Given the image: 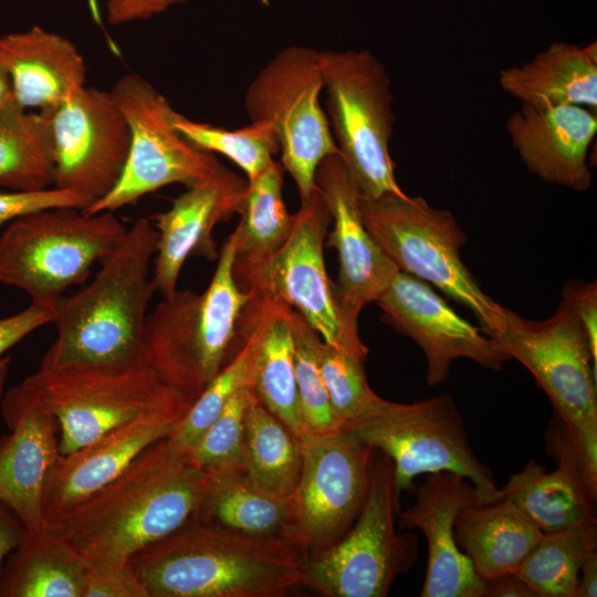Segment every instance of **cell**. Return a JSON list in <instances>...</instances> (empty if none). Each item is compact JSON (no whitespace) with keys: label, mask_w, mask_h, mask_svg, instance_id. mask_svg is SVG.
<instances>
[{"label":"cell","mask_w":597,"mask_h":597,"mask_svg":"<svg viewBox=\"0 0 597 597\" xmlns=\"http://www.w3.org/2000/svg\"><path fill=\"white\" fill-rule=\"evenodd\" d=\"M399 510L394 464L374 449L360 512L339 540L310 554L302 584L327 597L387 596L418 558L417 537L396 528Z\"/></svg>","instance_id":"9"},{"label":"cell","mask_w":597,"mask_h":597,"mask_svg":"<svg viewBox=\"0 0 597 597\" xmlns=\"http://www.w3.org/2000/svg\"><path fill=\"white\" fill-rule=\"evenodd\" d=\"M291 322L298 404L306 437L338 431L344 423L333 409L315 357V341L320 335L293 308Z\"/></svg>","instance_id":"37"},{"label":"cell","mask_w":597,"mask_h":597,"mask_svg":"<svg viewBox=\"0 0 597 597\" xmlns=\"http://www.w3.org/2000/svg\"><path fill=\"white\" fill-rule=\"evenodd\" d=\"M283 166L273 160L254 179L247 180L237 228L235 261L266 259L286 241L293 224L283 199Z\"/></svg>","instance_id":"33"},{"label":"cell","mask_w":597,"mask_h":597,"mask_svg":"<svg viewBox=\"0 0 597 597\" xmlns=\"http://www.w3.org/2000/svg\"><path fill=\"white\" fill-rule=\"evenodd\" d=\"M109 93L130 130L128 158L113 190L85 212H115L161 187L171 184L189 187L213 170L217 158L175 127L178 112L144 77L125 74Z\"/></svg>","instance_id":"13"},{"label":"cell","mask_w":597,"mask_h":597,"mask_svg":"<svg viewBox=\"0 0 597 597\" xmlns=\"http://www.w3.org/2000/svg\"><path fill=\"white\" fill-rule=\"evenodd\" d=\"M252 385L241 387L188 453L201 470L241 465L244 417L253 396Z\"/></svg>","instance_id":"39"},{"label":"cell","mask_w":597,"mask_h":597,"mask_svg":"<svg viewBox=\"0 0 597 597\" xmlns=\"http://www.w3.org/2000/svg\"><path fill=\"white\" fill-rule=\"evenodd\" d=\"M302 469L294 504V534L310 553L339 540L367 495L374 449L345 429L301 442Z\"/></svg>","instance_id":"15"},{"label":"cell","mask_w":597,"mask_h":597,"mask_svg":"<svg viewBox=\"0 0 597 597\" xmlns=\"http://www.w3.org/2000/svg\"><path fill=\"white\" fill-rule=\"evenodd\" d=\"M14 100L11 81L0 55V105Z\"/></svg>","instance_id":"48"},{"label":"cell","mask_w":597,"mask_h":597,"mask_svg":"<svg viewBox=\"0 0 597 597\" xmlns=\"http://www.w3.org/2000/svg\"><path fill=\"white\" fill-rule=\"evenodd\" d=\"M332 222L317 186L293 214L286 241L266 259L234 260L238 285L251 298L296 311L323 342L366 359L368 348L345 326L335 290L326 272L323 247Z\"/></svg>","instance_id":"11"},{"label":"cell","mask_w":597,"mask_h":597,"mask_svg":"<svg viewBox=\"0 0 597 597\" xmlns=\"http://www.w3.org/2000/svg\"><path fill=\"white\" fill-rule=\"evenodd\" d=\"M489 336L534 376L597 476V359L572 306L563 300L552 317L540 322L505 307L499 328Z\"/></svg>","instance_id":"8"},{"label":"cell","mask_w":597,"mask_h":597,"mask_svg":"<svg viewBox=\"0 0 597 597\" xmlns=\"http://www.w3.org/2000/svg\"><path fill=\"white\" fill-rule=\"evenodd\" d=\"M315 357L333 409L344 425L378 396L367 383L365 359L360 356L329 345L318 336Z\"/></svg>","instance_id":"38"},{"label":"cell","mask_w":597,"mask_h":597,"mask_svg":"<svg viewBox=\"0 0 597 597\" xmlns=\"http://www.w3.org/2000/svg\"><path fill=\"white\" fill-rule=\"evenodd\" d=\"M192 520L243 534L296 541L293 499L270 493L242 465L206 472Z\"/></svg>","instance_id":"28"},{"label":"cell","mask_w":597,"mask_h":597,"mask_svg":"<svg viewBox=\"0 0 597 597\" xmlns=\"http://www.w3.org/2000/svg\"><path fill=\"white\" fill-rule=\"evenodd\" d=\"M563 300L575 311L586 331L594 357L597 359V283L569 281L565 283Z\"/></svg>","instance_id":"42"},{"label":"cell","mask_w":597,"mask_h":597,"mask_svg":"<svg viewBox=\"0 0 597 597\" xmlns=\"http://www.w3.org/2000/svg\"><path fill=\"white\" fill-rule=\"evenodd\" d=\"M500 86L534 106L572 104L597 111V42L556 41L531 61L500 71Z\"/></svg>","instance_id":"27"},{"label":"cell","mask_w":597,"mask_h":597,"mask_svg":"<svg viewBox=\"0 0 597 597\" xmlns=\"http://www.w3.org/2000/svg\"><path fill=\"white\" fill-rule=\"evenodd\" d=\"M28 378L57 420L60 454L181 394L163 384L144 363L40 367Z\"/></svg>","instance_id":"14"},{"label":"cell","mask_w":597,"mask_h":597,"mask_svg":"<svg viewBox=\"0 0 597 597\" xmlns=\"http://www.w3.org/2000/svg\"><path fill=\"white\" fill-rule=\"evenodd\" d=\"M10 430L0 437V502L29 534L44 527V492L60 454L59 425L46 401L27 377L1 399Z\"/></svg>","instance_id":"18"},{"label":"cell","mask_w":597,"mask_h":597,"mask_svg":"<svg viewBox=\"0 0 597 597\" xmlns=\"http://www.w3.org/2000/svg\"><path fill=\"white\" fill-rule=\"evenodd\" d=\"M546 446L557 468L546 472L530 459L500 489V498L515 503L543 533L597 524V476L558 418L546 432Z\"/></svg>","instance_id":"23"},{"label":"cell","mask_w":597,"mask_h":597,"mask_svg":"<svg viewBox=\"0 0 597 597\" xmlns=\"http://www.w3.org/2000/svg\"><path fill=\"white\" fill-rule=\"evenodd\" d=\"M239 325L243 334L240 348L192 401L167 437L169 444L181 453L190 452L241 387L252 385L254 335L243 322L240 321Z\"/></svg>","instance_id":"35"},{"label":"cell","mask_w":597,"mask_h":597,"mask_svg":"<svg viewBox=\"0 0 597 597\" xmlns=\"http://www.w3.org/2000/svg\"><path fill=\"white\" fill-rule=\"evenodd\" d=\"M512 147L526 169L542 180L586 191L593 182L587 161L597 133V115L586 107L521 103L505 123Z\"/></svg>","instance_id":"24"},{"label":"cell","mask_w":597,"mask_h":597,"mask_svg":"<svg viewBox=\"0 0 597 597\" xmlns=\"http://www.w3.org/2000/svg\"><path fill=\"white\" fill-rule=\"evenodd\" d=\"M86 562L43 527L27 534L0 572V597H83Z\"/></svg>","instance_id":"30"},{"label":"cell","mask_w":597,"mask_h":597,"mask_svg":"<svg viewBox=\"0 0 597 597\" xmlns=\"http://www.w3.org/2000/svg\"><path fill=\"white\" fill-rule=\"evenodd\" d=\"M484 583L483 597H537L515 572L496 576Z\"/></svg>","instance_id":"46"},{"label":"cell","mask_w":597,"mask_h":597,"mask_svg":"<svg viewBox=\"0 0 597 597\" xmlns=\"http://www.w3.org/2000/svg\"><path fill=\"white\" fill-rule=\"evenodd\" d=\"M308 556L292 538L191 520L128 563L147 597H283L302 584Z\"/></svg>","instance_id":"2"},{"label":"cell","mask_w":597,"mask_h":597,"mask_svg":"<svg viewBox=\"0 0 597 597\" xmlns=\"http://www.w3.org/2000/svg\"><path fill=\"white\" fill-rule=\"evenodd\" d=\"M481 503L474 485L452 472L426 474L415 503L397 519L400 528H417L428 543V563L421 597H483L485 583L458 547L454 521L468 505Z\"/></svg>","instance_id":"22"},{"label":"cell","mask_w":597,"mask_h":597,"mask_svg":"<svg viewBox=\"0 0 597 597\" xmlns=\"http://www.w3.org/2000/svg\"><path fill=\"white\" fill-rule=\"evenodd\" d=\"M323 90L321 51L291 45L258 73L244 100L251 122H265L274 129L281 164L292 176L301 201L315 191L321 161L338 154L320 101Z\"/></svg>","instance_id":"12"},{"label":"cell","mask_w":597,"mask_h":597,"mask_svg":"<svg viewBox=\"0 0 597 597\" xmlns=\"http://www.w3.org/2000/svg\"><path fill=\"white\" fill-rule=\"evenodd\" d=\"M44 113L52 128L54 187L75 191L92 206L113 190L124 171L130 130L123 113L109 92L86 86Z\"/></svg>","instance_id":"16"},{"label":"cell","mask_w":597,"mask_h":597,"mask_svg":"<svg viewBox=\"0 0 597 597\" xmlns=\"http://www.w3.org/2000/svg\"><path fill=\"white\" fill-rule=\"evenodd\" d=\"M0 55L24 108L50 112L85 86L84 57L74 43L39 25L0 36Z\"/></svg>","instance_id":"25"},{"label":"cell","mask_w":597,"mask_h":597,"mask_svg":"<svg viewBox=\"0 0 597 597\" xmlns=\"http://www.w3.org/2000/svg\"><path fill=\"white\" fill-rule=\"evenodd\" d=\"M241 322L254 335L252 388L261 404L298 439L306 438L294 366L291 307L250 298Z\"/></svg>","instance_id":"26"},{"label":"cell","mask_w":597,"mask_h":597,"mask_svg":"<svg viewBox=\"0 0 597 597\" xmlns=\"http://www.w3.org/2000/svg\"><path fill=\"white\" fill-rule=\"evenodd\" d=\"M241 465L270 493L293 496L302 469L301 442L255 394L245 411Z\"/></svg>","instance_id":"32"},{"label":"cell","mask_w":597,"mask_h":597,"mask_svg":"<svg viewBox=\"0 0 597 597\" xmlns=\"http://www.w3.org/2000/svg\"><path fill=\"white\" fill-rule=\"evenodd\" d=\"M597 549V524L544 533L515 573L537 597H577L585 558Z\"/></svg>","instance_id":"34"},{"label":"cell","mask_w":597,"mask_h":597,"mask_svg":"<svg viewBox=\"0 0 597 597\" xmlns=\"http://www.w3.org/2000/svg\"><path fill=\"white\" fill-rule=\"evenodd\" d=\"M174 124L197 147L231 159L245 172L248 181L261 174L280 151L275 132L265 122H251L245 127L229 130L177 113Z\"/></svg>","instance_id":"36"},{"label":"cell","mask_w":597,"mask_h":597,"mask_svg":"<svg viewBox=\"0 0 597 597\" xmlns=\"http://www.w3.org/2000/svg\"><path fill=\"white\" fill-rule=\"evenodd\" d=\"M53 321V307L31 303L18 314L0 318V358L25 336Z\"/></svg>","instance_id":"43"},{"label":"cell","mask_w":597,"mask_h":597,"mask_svg":"<svg viewBox=\"0 0 597 597\" xmlns=\"http://www.w3.org/2000/svg\"><path fill=\"white\" fill-rule=\"evenodd\" d=\"M186 0H108L107 20L113 25L143 20Z\"/></svg>","instance_id":"44"},{"label":"cell","mask_w":597,"mask_h":597,"mask_svg":"<svg viewBox=\"0 0 597 597\" xmlns=\"http://www.w3.org/2000/svg\"><path fill=\"white\" fill-rule=\"evenodd\" d=\"M248 181L218 161L203 179L186 187L168 210L151 217L159 237L151 283L166 296L177 290L182 265L197 255L216 261L214 227L240 213Z\"/></svg>","instance_id":"21"},{"label":"cell","mask_w":597,"mask_h":597,"mask_svg":"<svg viewBox=\"0 0 597 597\" xmlns=\"http://www.w3.org/2000/svg\"><path fill=\"white\" fill-rule=\"evenodd\" d=\"M343 429L386 454L394 464V488L400 498L420 474L452 472L469 480L481 503L500 498L491 470L475 455L451 395L409 404L377 396Z\"/></svg>","instance_id":"5"},{"label":"cell","mask_w":597,"mask_h":597,"mask_svg":"<svg viewBox=\"0 0 597 597\" xmlns=\"http://www.w3.org/2000/svg\"><path fill=\"white\" fill-rule=\"evenodd\" d=\"M331 130L360 196L404 193L394 171L389 144L394 95L384 64L370 51H321Z\"/></svg>","instance_id":"10"},{"label":"cell","mask_w":597,"mask_h":597,"mask_svg":"<svg viewBox=\"0 0 597 597\" xmlns=\"http://www.w3.org/2000/svg\"><path fill=\"white\" fill-rule=\"evenodd\" d=\"M597 596V549L584 561L579 573L577 597Z\"/></svg>","instance_id":"47"},{"label":"cell","mask_w":597,"mask_h":597,"mask_svg":"<svg viewBox=\"0 0 597 597\" xmlns=\"http://www.w3.org/2000/svg\"><path fill=\"white\" fill-rule=\"evenodd\" d=\"M359 209L366 229L399 271L470 310L486 335L499 328L505 307L482 291L462 261L467 234L449 210L405 192L359 196Z\"/></svg>","instance_id":"6"},{"label":"cell","mask_w":597,"mask_h":597,"mask_svg":"<svg viewBox=\"0 0 597 597\" xmlns=\"http://www.w3.org/2000/svg\"><path fill=\"white\" fill-rule=\"evenodd\" d=\"M375 303L383 320L422 349L429 386L444 381L458 358L493 370L510 360L489 335L461 317L427 282L407 272L398 271Z\"/></svg>","instance_id":"17"},{"label":"cell","mask_w":597,"mask_h":597,"mask_svg":"<svg viewBox=\"0 0 597 597\" xmlns=\"http://www.w3.org/2000/svg\"><path fill=\"white\" fill-rule=\"evenodd\" d=\"M9 364H10V357L7 356V357H3L2 359H0V401L3 397V392H4V385H6V380H7V376H8V371H9Z\"/></svg>","instance_id":"49"},{"label":"cell","mask_w":597,"mask_h":597,"mask_svg":"<svg viewBox=\"0 0 597 597\" xmlns=\"http://www.w3.org/2000/svg\"><path fill=\"white\" fill-rule=\"evenodd\" d=\"M90 205L84 196L56 187L38 191H0V224L44 209L76 207L85 210Z\"/></svg>","instance_id":"40"},{"label":"cell","mask_w":597,"mask_h":597,"mask_svg":"<svg viewBox=\"0 0 597 597\" xmlns=\"http://www.w3.org/2000/svg\"><path fill=\"white\" fill-rule=\"evenodd\" d=\"M192 401L179 394L75 451L59 454L45 486L44 519L118 476L146 448L170 434Z\"/></svg>","instance_id":"20"},{"label":"cell","mask_w":597,"mask_h":597,"mask_svg":"<svg viewBox=\"0 0 597 597\" xmlns=\"http://www.w3.org/2000/svg\"><path fill=\"white\" fill-rule=\"evenodd\" d=\"M158 237L149 219H137L93 281L52 304L56 338L41 367L143 363V329L155 293L150 261Z\"/></svg>","instance_id":"3"},{"label":"cell","mask_w":597,"mask_h":597,"mask_svg":"<svg viewBox=\"0 0 597 597\" xmlns=\"http://www.w3.org/2000/svg\"><path fill=\"white\" fill-rule=\"evenodd\" d=\"M205 479L206 471L164 438L86 499L45 516L44 527L86 564H125L192 520Z\"/></svg>","instance_id":"1"},{"label":"cell","mask_w":597,"mask_h":597,"mask_svg":"<svg viewBox=\"0 0 597 597\" xmlns=\"http://www.w3.org/2000/svg\"><path fill=\"white\" fill-rule=\"evenodd\" d=\"M27 534L18 516L0 502V572L4 559L23 542Z\"/></svg>","instance_id":"45"},{"label":"cell","mask_w":597,"mask_h":597,"mask_svg":"<svg viewBox=\"0 0 597 597\" xmlns=\"http://www.w3.org/2000/svg\"><path fill=\"white\" fill-rule=\"evenodd\" d=\"M128 228L112 211L56 207L13 219L0 235V283L44 306L84 283Z\"/></svg>","instance_id":"7"},{"label":"cell","mask_w":597,"mask_h":597,"mask_svg":"<svg viewBox=\"0 0 597 597\" xmlns=\"http://www.w3.org/2000/svg\"><path fill=\"white\" fill-rule=\"evenodd\" d=\"M316 186L334 223L328 245L338 254V287L335 290L345 326L358 334L362 310L387 290L398 268L366 229L359 209V191L338 154L318 165Z\"/></svg>","instance_id":"19"},{"label":"cell","mask_w":597,"mask_h":597,"mask_svg":"<svg viewBox=\"0 0 597 597\" xmlns=\"http://www.w3.org/2000/svg\"><path fill=\"white\" fill-rule=\"evenodd\" d=\"M237 233L228 235L206 291H174L147 314L142 360L160 379L195 400L228 362L250 301L234 276Z\"/></svg>","instance_id":"4"},{"label":"cell","mask_w":597,"mask_h":597,"mask_svg":"<svg viewBox=\"0 0 597 597\" xmlns=\"http://www.w3.org/2000/svg\"><path fill=\"white\" fill-rule=\"evenodd\" d=\"M83 597H147V594L129 563L87 564Z\"/></svg>","instance_id":"41"},{"label":"cell","mask_w":597,"mask_h":597,"mask_svg":"<svg viewBox=\"0 0 597 597\" xmlns=\"http://www.w3.org/2000/svg\"><path fill=\"white\" fill-rule=\"evenodd\" d=\"M543 534L505 498L464 506L454 521L457 545L483 582L515 572Z\"/></svg>","instance_id":"29"},{"label":"cell","mask_w":597,"mask_h":597,"mask_svg":"<svg viewBox=\"0 0 597 597\" xmlns=\"http://www.w3.org/2000/svg\"><path fill=\"white\" fill-rule=\"evenodd\" d=\"M52 128L44 112H28L15 100L0 105V187L38 191L54 187Z\"/></svg>","instance_id":"31"}]
</instances>
